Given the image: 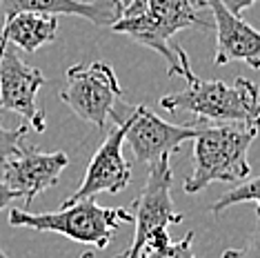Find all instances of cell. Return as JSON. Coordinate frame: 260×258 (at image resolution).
I'll use <instances>...</instances> for the list:
<instances>
[{
    "label": "cell",
    "instance_id": "obj_1",
    "mask_svg": "<svg viewBox=\"0 0 260 258\" xmlns=\"http://www.w3.org/2000/svg\"><path fill=\"white\" fill-rule=\"evenodd\" d=\"M178 76L187 80V89L160 98V107L167 111H187L196 120L240 122L258 127V87L247 78H236L234 85L222 80H203L193 74L187 54L176 47Z\"/></svg>",
    "mask_w": 260,
    "mask_h": 258
},
{
    "label": "cell",
    "instance_id": "obj_2",
    "mask_svg": "<svg viewBox=\"0 0 260 258\" xmlns=\"http://www.w3.org/2000/svg\"><path fill=\"white\" fill-rule=\"evenodd\" d=\"M111 29L160 54L167 62L169 76H178V58L169 47L171 36L182 29L211 31V25L198 16L191 0H132Z\"/></svg>",
    "mask_w": 260,
    "mask_h": 258
},
{
    "label": "cell",
    "instance_id": "obj_3",
    "mask_svg": "<svg viewBox=\"0 0 260 258\" xmlns=\"http://www.w3.org/2000/svg\"><path fill=\"white\" fill-rule=\"evenodd\" d=\"M258 127L240 122L198 129L193 136V169L185 178L182 189L196 194L211 183H240L249 178L251 167L247 160L249 145L256 138Z\"/></svg>",
    "mask_w": 260,
    "mask_h": 258
},
{
    "label": "cell",
    "instance_id": "obj_4",
    "mask_svg": "<svg viewBox=\"0 0 260 258\" xmlns=\"http://www.w3.org/2000/svg\"><path fill=\"white\" fill-rule=\"evenodd\" d=\"M134 216L122 207H100L93 198H80L72 205H62L58 212L29 214L25 209H11V227H31L38 232H56L82 245L105 249L114 234Z\"/></svg>",
    "mask_w": 260,
    "mask_h": 258
},
{
    "label": "cell",
    "instance_id": "obj_5",
    "mask_svg": "<svg viewBox=\"0 0 260 258\" xmlns=\"http://www.w3.org/2000/svg\"><path fill=\"white\" fill-rule=\"evenodd\" d=\"M122 98V87L111 64L93 60L89 64H74L67 69L60 101L78 118L105 129L111 109Z\"/></svg>",
    "mask_w": 260,
    "mask_h": 258
},
{
    "label": "cell",
    "instance_id": "obj_6",
    "mask_svg": "<svg viewBox=\"0 0 260 258\" xmlns=\"http://www.w3.org/2000/svg\"><path fill=\"white\" fill-rule=\"evenodd\" d=\"M109 118L114 122H125V143L129 145L134 158L138 163H151L162 154H174L182 147V143L191 140L198 129L191 125H171L162 120L143 105H127L118 101L111 109Z\"/></svg>",
    "mask_w": 260,
    "mask_h": 258
},
{
    "label": "cell",
    "instance_id": "obj_7",
    "mask_svg": "<svg viewBox=\"0 0 260 258\" xmlns=\"http://www.w3.org/2000/svg\"><path fill=\"white\" fill-rule=\"evenodd\" d=\"M169 156L162 154L160 158L151 163L149 174H147L143 191L136 198V234L132 245L116 258H136L138 251L143 249L145 240L151 236L156 230L169 225H178L182 222V214L174 209V201H171V185H174V174H171Z\"/></svg>",
    "mask_w": 260,
    "mask_h": 258
},
{
    "label": "cell",
    "instance_id": "obj_8",
    "mask_svg": "<svg viewBox=\"0 0 260 258\" xmlns=\"http://www.w3.org/2000/svg\"><path fill=\"white\" fill-rule=\"evenodd\" d=\"M45 83V74L22 60L16 47L0 45V109L20 114L36 132L47 127V118L36 103V93Z\"/></svg>",
    "mask_w": 260,
    "mask_h": 258
},
{
    "label": "cell",
    "instance_id": "obj_9",
    "mask_svg": "<svg viewBox=\"0 0 260 258\" xmlns=\"http://www.w3.org/2000/svg\"><path fill=\"white\" fill-rule=\"evenodd\" d=\"M67 165L69 156L64 151H40L36 145H25L22 140L16 154L5 163L0 180L18 191L20 201L31 203L40 191L58 183Z\"/></svg>",
    "mask_w": 260,
    "mask_h": 258
},
{
    "label": "cell",
    "instance_id": "obj_10",
    "mask_svg": "<svg viewBox=\"0 0 260 258\" xmlns=\"http://www.w3.org/2000/svg\"><path fill=\"white\" fill-rule=\"evenodd\" d=\"M122 145H125V122H118L96 149L78 189L62 205H72L80 198H93L103 191L118 194L127 189L132 180V165L122 156Z\"/></svg>",
    "mask_w": 260,
    "mask_h": 258
},
{
    "label": "cell",
    "instance_id": "obj_11",
    "mask_svg": "<svg viewBox=\"0 0 260 258\" xmlns=\"http://www.w3.org/2000/svg\"><path fill=\"white\" fill-rule=\"evenodd\" d=\"M196 7L209 9L216 31V64L245 62L251 69L260 67V36L249 22L232 14L220 0H196Z\"/></svg>",
    "mask_w": 260,
    "mask_h": 258
},
{
    "label": "cell",
    "instance_id": "obj_12",
    "mask_svg": "<svg viewBox=\"0 0 260 258\" xmlns=\"http://www.w3.org/2000/svg\"><path fill=\"white\" fill-rule=\"evenodd\" d=\"M5 18L14 14L31 11V14H49V16H80L98 27H111L120 16V7L116 0H0Z\"/></svg>",
    "mask_w": 260,
    "mask_h": 258
},
{
    "label": "cell",
    "instance_id": "obj_13",
    "mask_svg": "<svg viewBox=\"0 0 260 258\" xmlns=\"http://www.w3.org/2000/svg\"><path fill=\"white\" fill-rule=\"evenodd\" d=\"M58 34V16L49 14H31L22 11L5 18L0 29V45H11L27 54H34L43 45L51 43Z\"/></svg>",
    "mask_w": 260,
    "mask_h": 258
},
{
    "label": "cell",
    "instance_id": "obj_14",
    "mask_svg": "<svg viewBox=\"0 0 260 258\" xmlns=\"http://www.w3.org/2000/svg\"><path fill=\"white\" fill-rule=\"evenodd\" d=\"M136 258H196L193 256V232L182 236L178 243H171L167 227H160L145 240L143 249Z\"/></svg>",
    "mask_w": 260,
    "mask_h": 258
},
{
    "label": "cell",
    "instance_id": "obj_15",
    "mask_svg": "<svg viewBox=\"0 0 260 258\" xmlns=\"http://www.w3.org/2000/svg\"><path fill=\"white\" fill-rule=\"evenodd\" d=\"M258 187H260V180L258 178H245L240 180V185L232 187L222 194L218 201L209 207V212L214 216H220L224 209L234 207V205H240V203H249L253 207H258Z\"/></svg>",
    "mask_w": 260,
    "mask_h": 258
},
{
    "label": "cell",
    "instance_id": "obj_16",
    "mask_svg": "<svg viewBox=\"0 0 260 258\" xmlns=\"http://www.w3.org/2000/svg\"><path fill=\"white\" fill-rule=\"evenodd\" d=\"M29 129L31 127H29L27 122L25 125H20V127H16V129H7L3 125V120H0V176H3L5 163L16 154V149L20 147V143L25 140Z\"/></svg>",
    "mask_w": 260,
    "mask_h": 258
},
{
    "label": "cell",
    "instance_id": "obj_17",
    "mask_svg": "<svg viewBox=\"0 0 260 258\" xmlns=\"http://www.w3.org/2000/svg\"><path fill=\"white\" fill-rule=\"evenodd\" d=\"M222 258H258V236L253 234L245 249H227Z\"/></svg>",
    "mask_w": 260,
    "mask_h": 258
},
{
    "label": "cell",
    "instance_id": "obj_18",
    "mask_svg": "<svg viewBox=\"0 0 260 258\" xmlns=\"http://www.w3.org/2000/svg\"><path fill=\"white\" fill-rule=\"evenodd\" d=\"M220 3H222L229 11H232V14L240 16L242 11H247L249 7H253V3H256V0H220Z\"/></svg>",
    "mask_w": 260,
    "mask_h": 258
},
{
    "label": "cell",
    "instance_id": "obj_19",
    "mask_svg": "<svg viewBox=\"0 0 260 258\" xmlns=\"http://www.w3.org/2000/svg\"><path fill=\"white\" fill-rule=\"evenodd\" d=\"M14 201H20V194L14 191L11 187H7L3 180H0V209H5L9 203H14Z\"/></svg>",
    "mask_w": 260,
    "mask_h": 258
},
{
    "label": "cell",
    "instance_id": "obj_20",
    "mask_svg": "<svg viewBox=\"0 0 260 258\" xmlns=\"http://www.w3.org/2000/svg\"><path fill=\"white\" fill-rule=\"evenodd\" d=\"M0 258H9L7 254H5V251L3 249H0ZM80 258H93V251H85V254H82Z\"/></svg>",
    "mask_w": 260,
    "mask_h": 258
},
{
    "label": "cell",
    "instance_id": "obj_21",
    "mask_svg": "<svg viewBox=\"0 0 260 258\" xmlns=\"http://www.w3.org/2000/svg\"><path fill=\"white\" fill-rule=\"evenodd\" d=\"M129 3H132V0H116V5H118V7H120V11H122V9H125V7H127V5H129Z\"/></svg>",
    "mask_w": 260,
    "mask_h": 258
}]
</instances>
